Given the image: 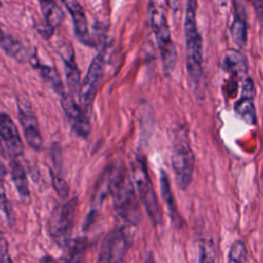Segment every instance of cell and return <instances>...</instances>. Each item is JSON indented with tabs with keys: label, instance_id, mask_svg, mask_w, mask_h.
<instances>
[{
	"label": "cell",
	"instance_id": "cell-1",
	"mask_svg": "<svg viewBox=\"0 0 263 263\" xmlns=\"http://www.w3.org/2000/svg\"><path fill=\"white\" fill-rule=\"evenodd\" d=\"M108 177L107 190L116 214L126 223L137 225L141 219L140 203L129 173L124 166H116Z\"/></svg>",
	"mask_w": 263,
	"mask_h": 263
},
{
	"label": "cell",
	"instance_id": "cell-2",
	"mask_svg": "<svg viewBox=\"0 0 263 263\" xmlns=\"http://www.w3.org/2000/svg\"><path fill=\"white\" fill-rule=\"evenodd\" d=\"M197 0H187L184 32L186 42V65L190 80L198 87L203 76V44L196 23Z\"/></svg>",
	"mask_w": 263,
	"mask_h": 263
},
{
	"label": "cell",
	"instance_id": "cell-3",
	"mask_svg": "<svg viewBox=\"0 0 263 263\" xmlns=\"http://www.w3.org/2000/svg\"><path fill=\"white\" fill-rule=\"evenodd\" d=\"M171 160L178 187L187 189L192 182L195 159L185 126H179L174 133Z\"/></svg>",
	"mask_w": 263,
	"mask_h": 263
},
{
	"label": "cell",
	"instance_id": "cell-4",
	"mask_svg": "<svg viewBox=\"0 0 263 263\" xmlns=\"http://www.w3.org/2000/svg\"><path fill=\"white\" fill-rule=\"evenodd\" d=\"M132 180L138 193L139 200L145 208L148 217L154 225L161 222V210L155 193L153 183L151 181L146 159L141 154H137L130 163Z\"/></svg>",
	"mask_w": 263,
	"mask_h": 263
},
{
	"label": "cell",
	"instance_id": "cell-5",
	"mask_svg": "<svg viewBox=\"0 0 263 263\" xmlns=\"http://www.w3.org/2000/svg\"><path fill=\"white\" fill-rule=\"evenodd\" d=\"M149 18L160 52L164 74L170 75L177 64V49L171 35L166 15L162 7L155 2H151L149 5Z\"/></svg>",
	"mask_w": 263,
	"mask_h": 263
},
{
	"label": "cell",
	"instance_id": "cell-6",
	"mask_svg": "<svg viewBox=\"0 0 263 263\" xmlns=\"http://www.w3.org/2000/svg\"><path fill=\"white\" fill-rule=\"evenodd\" d=\"M77 206L78 200L76 197H73L55 206L49 217L47 224L48 233L53 241L62 248L71 239Z\"/></svg>",
	"mask_w": 263,
	"mask_h": 263
},
{
	"label": "cell",
	"instance_id": "cell-7",
	"mask_svg": "<svg viewBox=\"0 0 263 263\" xmlns=\"http://www.w3.org/2000/svg\"><path fill=\"white\" fill-rule=\"evenodd\" d=\"M107 46H103L101 50L92 59L87 72L79 85V106L89 115L92 109L93 101L97 95L98 85L104 75L106 65Z\"/></svg>",
	"mask_w": 263,
	"mask_h": 263
},
{
	"label": "cell",
	"instance_id": "cell-8",
	"mask_svg": "<svg viewBox=\"0 0 263 263\" xmlns=\"http://www.w3.org/2000/svg\"><path fill=\"white\" fill-rule=\"evenodd\" d=\"M17 114L27 144L33 150L40 151L43 147V139L36 114L27 98H17Z\"/></svg>",
	"mask_w": 263,
	"mask_h": 263
},
{
	"label": "cell",
	"instance_id": "cell-9",
	"mask_svg": "<svg viewBox=\"0 0 263 263\" xmlns=\"http://www.w3.org/2000/svg\"><path fill=\"white\" fill-rule=\"evenodd\" d=\"M127 251V238L123 230L114 229L104 238L97 263H123Z\"/></svg>",
	"mask_w": 263,
	"mask_h": 263
},
{
	"label": "cell",
	"instance_id": "cell-10",
	"mask_svg": "<svg viewBox=\"0 0 263 263\" xmlns=\"http://www.w3.org/2000/svg\"><path fill=\"white\" fill-rule=\"evenodd\" d=\"M61 105L72 130L78 137L86 138L90 133L89 115L76 103L71 93L61 95Z\"/></svg>",
	"mask_w": 263,
	"mask_h": 263
},
{
	"label": "cell",
	"instance_id": "cell-11",
	"mask_svg": "<svg viewBox=\"0 0 263 263\" xmlns=\"http://www.w3.org/2000/svg\"><path fill=\"white\" fill-rule=\"evenodd\" d=\"M0 145L10 159L21 158L24 154V144L20 132L14 121L6 113H0Z\"/></svg>",
	"mask_w": 263,
	"mask_h": 263
},
{
	"label": "cell",
	"instance_id": "cell-12",
	"mask_svg": "<svg viewBox=\"0 0 263 263\" xmlns=\"http://www.w3.org/2000/svg\"><path fill=\"white\" fill-rule=\"evenodd\" d=\"M255 85L253 80L250 77H246L242 86L239 99L234 104L235 114L246 123L254 125L257 122L256 107L254 104L255 99Z\"/></svg>",
	"mask_w": 263,
	"mask_h": 263
},
{
	"label": "cell",
	"instance_id": "cell-13",
	"mask_svg": "<svg viewBox=\"0 0 263 263\" xmlns=\"http://www.w3.org/2000/svg\"><path fill=\"white\" fill-rule=\"evenodd\" d=\"M87 240L84 237H78L70 239V241L64 247V254L54 259L50 256H44L41 258L40 263H84L87 252Z\"/></svg>",
	"mask_w": 263,
	"mask_h": 263
},
{
	"label": "cell",
	"instance_id": "cell-14",
	"mask_svg": "<svg viewBox=\"0 0 263 263\" xmlns=\"http://www.w3.org/2000/svg\"><path fill=\"white\" fill-rule=\"evenodd\" d=\"M62 2L72 17L76 37L80 42L86 45H92L83 7L77 0H62Z\"/></svg>",
	"mask_w": 263,
	"mask_h": 263
},
{
	"label": "cell",
	"instance_id": "cell-15",
	"mask_svg": "<svg viewBox=\"0 0 263 263\" xmlns=\"http://www.w3.org/2000/svg\"><path fill=\"white\" fill-rule=\"evenodd\" d=\"M59 50L65 66L67 85L70 89V93L73 96V92H78L80 85V72L75 63V54L69 43L63 44Z\"/></svg>",
	"mask_w": 263,
	"mask_h": 263
},
{
	"label": "cell",
	"instance_id": "cell-16",
	"mask_svg": "<svg viewBox=\"0 0 263 263\" xmlns=\"http://www.w3.org/2000/svg\"><path fill=\"white\" fill-rule=\"evenodd\" d=\"M0 45L5 53L18 63L29 62L31 54L28 48L11 34L0 29Z\"/></svg>",
	"mask_w": 263,
	"mask_h": 263
},
{
	"label": "cell",
	"instance_id": "cell-17",
	"mask_svg": "<svg viewBox=\"0 0 263 263\" xmlns=\"http://www.w3.org/2000/svg\"><path fill=\"white\" fill-rule=\"evenodd\" d=\"M222 68L232 76L246 77L248 74V60L241 51L229 49L224 55Z\"/></svg>",
	"mask_w": 263,
	"mask_h": 263
},
{
	"label": "cell",
	"instance_id": "cell-18",
	"mask_svg": "<svg viewBox=\"0 0 263 263\" xmlns=\"http://www.w3.org/2000/svg\"><path fill=\"white\" fill-rule=\"evenodd\" d=\"M230 37L234 44L239 48L245 47L248 38V26L246 20V12L239 2L236 3L235 15L230 25Z\"/></svg>",
	"mask_w": 263,
	"mask_h": 263
},
{
	"label": "cell",
	"instance_id": "cell-19",
	"mask_svg": "<svg viewBox=\"0 0 263 263\" xmlns=\"http://www.w3.org/2000/svg\"><path fill=\"white\" fill-rule=\"evenodd\" d=\"M11 179L20 197L27 201L30 199V188L26 170L20 158H12L9 160Z\"/></svg>",
	"mask_w": 263,
	"mask_h": 263
},
{
	"label": "cell",
	"instance_id": "cell-20",
	"mask_svg": "<svg viewBox=\"0 0 263 263\" xmlns=\"http://www.w3.org/2000/svg\"><path fill=\"white\" fill-rule=\"evenodd\" d=\"M159 187H160V192H161L162 198L165 201L167 212H168V214L172 218V221L175 224H180L181 223V216L179 214L177 203H176V199H175V196H174L173 191H172L168 176L163 170L160 171V175H159Z\"/></svg>",
	"mask_w": 263,
	"mask_h": 263
},
{
	"label": "cell",
	"instance_id": "cell-21",
	"mask_svg": "<svg viewBox=\"0 0 263 263\" xmlns=\"http://www.w3.org/2000/svg\"><path fill=\"white\" fill-rule=\"evenodd\" d=\"M29 62L32 65V67L35 68L39 72L41 77L53 88L54 91H57L60 95L65 92L62 80H61V78L59 76V73L55 71L54 68H52V67H50L48 65L42 64L38 60L36 54H31V57L29 59Z\"/></svg>",
	"mask_w": 263,
	"mask_h": 263
},
{
	"label": "cell",
	"instance_id": "cell-22",
	"mask_svg": "<svg viewBox=\"0 0 263 263\" xmlns=\"http://www.w3.org/2000/svg\"><path fill=\"white\" fill-rule=\"evenodd\" d=\"M39 5L45 24L49 27L55 29L63 23L65 14L55 0H39Z\"/></svg>",
	"mask_w": 263,
	"mask_h": 263
},
{
	"label": "cell",
	"instance_id": "cell-23",
	"mask_svg": "<svg viewBox=\"0 0 263 263\" xmlns=\"http://www.w3.org/2000/svg\"><path fill=\"white\" fill-rule=\"evenodd\" d=\"M216 251L214 242L202 239L198 243V263H215Z\"/></svg>",
	"mask_w": 263,
	"mask_h": 263
},
{
	"label": "cell",
	"instance_id": "cell-24",
	"mask_svg": "<svg viewBox=\"0 0 263 263\" xmlns=\"http://www.w3.org/2000/svg\"><path fill=\"white\" fill-rule=\"evenodd\" d=\"M247 257L248 252L245 243L240 240H236L229 250L227 263H247Z\"/></svg>",
	"mask_w": 263,
	"mask_h": 263
},
{
	"label": "cell",
	"instance_id": "cell-25",
	"mask_svg": "<svg viewBox=\"0 0 263 263\" xmlns=\"http://www.w3.org/2000/svg\"><path fill=\"white\" fill-rule=\"evenodd\" d=\"M0 211L3 212L7 221L9 222V224H12L14 221L13 209L7 198L5 188L3 185V181H0Z\"/></svg>",
	"mask_w": 263,
	"mask_h": 263
},
{
	"label": "cell",
	"instance_id": "cell-26",
	"mask_svg": "<svg viewBox=\"0 0 263 263\" xmlns=\"http://www.w3.org/2000/svg\"><path fill=\"white\" fill-rule=\"evenodd\" d=\"M51 182H52V187L54 188L57 193L62 198H66L69 192V187L67 185V182L59 174H55L52 172H51Z\"/></svg>",
	"mask_w": 263,
	"mask_h": 263
},
{
	"label": "cell",
	"instance_id": "cell-27",
	"mask_svg": "<svg viewBox=\"0 0 263 263\" xmlns=\"http://www.w3.org/2000/svg\"><path fill=\"white\" fill-rule=\"evenodd\" d=\"M0 263H12L8 251V243L4 237L0 238Z\"/></svg>",
	"mask_w": 263,
	"mask_h": 263
},
{
	"label": "cell",
	"instance_id": "cell-28",
	"mask_svg": "<svg viewBox=\"0 0 263 263\" xmlns=\"http://www.w3.org/2000/svg\"><path fill=\"white\" fill-rule=\"evenodd\" d=\"M37 30L39 32V34L43 37V38H50L53 34V31L54 29H52L51 27H49L47 24H43V25H40L37 27Z\"/></svg>",
	"mask_w": 263,
	"mask_h": 263
},
{
	"label": "cell",
	"instance_id": "cell-29",
	"mask_svg": "<svg viewBox=\"0 0 263 263\" xmlns=\"http://www.w3.org/2000/svg\"><path fill=\"white\" fill-rule=\"evenodd\" d=\"M249 1L253 5V7L256 9V11L258 12V15H260L261 10H262V0H249Z\"/></svg>",
	"mask_w": 263,
	"mask_h": 263
},
{
	"label": "cell",
	"instance_id": "cell-30",
	"mask_svg": "<svg viewBox=\"0 0 263 263\" xmlns=\"http://www.w3.org/2000/svg\"><path fill=\"white\" fill-rule=\"evenodd\" d=\"M6 168H5V165H4V163L2 162V160H1V158H0V181H3L4 180V178H5V176H6Z\"/></svg>",
	"mask_w": 263,
	"mask_h": 263
}]
</instances>
